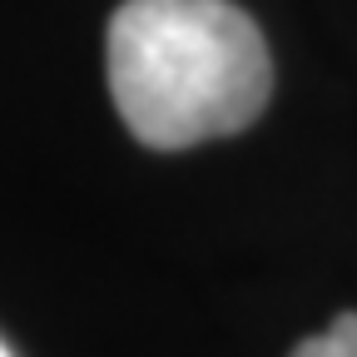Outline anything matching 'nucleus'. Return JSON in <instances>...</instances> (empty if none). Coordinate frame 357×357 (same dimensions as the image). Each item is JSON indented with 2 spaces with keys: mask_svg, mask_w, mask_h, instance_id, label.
<instances>
[{
  "mask_svg": "<svg viewBox=\"0 0 357 357\" xmlns=\"http://www.w3.org/2000/svg\"><path fill=\"white\" fill-rule=\"evenodd\" d=\"M293 357H357V312L333 318L323 333H312L307 342H298Z\"/></svg>",
  "mask_w": 357,
  "mask_h": 357,
  "instance_id": "2",
  "label": "nucleus"
},
{
  "mask_svg": "<svg viewBox=\"0 0 357 357\" xmlns=\"http://www.w3.org/2000/svg\"><path fill=\"white\" fill-rule=\"evenodd\" d=\"M109 100L149 149L248 129L273 89L263 30L234 0H124L105 40Z\"/></svg>",
  "mask_w": 357,
  "mask_h": 357,
  "instance_id": "1",
  "label": "nucleus"
},
{
  "mask_svg": "<svg viewBox=\"0 0 357 357\" xmlns=\"http://www.w3.org/2000/svg\"><path fill=\"white\" fill-rule=\"evenodd\" d=\"M0 357H10V347H6V342H0Z\"/></svg>",
  "mask_w": 357,
  "mask_h": 357,
  "instance_id": "3",
  "label": "nucleus"
}]
</instances>
